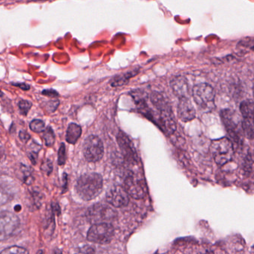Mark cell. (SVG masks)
Listing matches in <instances>:
<instances>
[{
  "label": "cell",
  "mask_w": 254,
  "mask_h": 254,
  "mask_svg": "<svg viewBox=\"0 0 254 254\" xmlns=\"http://www.w3.org/2000/svg\"><path fill=\"white\" fill-rule=\"evenodd\" d=\"M103 178L98 173H87L77 180L76 190L79 196L84 201H90L98 197L102 192Z\"/></svg>",
  "instance_id": "obj_1"
},
{
  "label": "cell",
  "mask_w": 254,
  "mask_h": 254,
  "mask_svg": "<svg viewBox=\"0 0 254 254\" xmlns=\"http://www.w3.org/2000/svg\"><path fill=\"white\" fill-rule=\"evenodd\" d=\"M210 152L215 162L223 166L232 161L234 150L232 143L228 138L213 140L210 146Z\"/></svg>",
  "instance_id": "obj_2"
},
{
  "label": "cell",
  "mask_w": 254,
  "mask_h": 254,
  "mask_svg": "<svg viewBox=\"0 0 254 254\" xmlns=\"http://www.w3.org/2000/svg\"><path fill=\"white\" fill-rule=\"evenodd\" d=\"M192 98L201 110L210 111L214 107L215 92L207 84H199L192 88Z\"/></svg>",
  "instance_id": "obj_3"
},
{
  "label": "cell",
  "mask_w": 254,
  "mask_h": 254,
  "mask_svg": "<svg viewBox=\"0 0 254 254\" xmlns=\"http://www.w3.org/2000/svg\"><path fill=\"white\" fill-rule=\"evenodd\" d=\"M222 119L227 131L237 144L242 143L243 131V124L238 114L230 110H225L222 112Z\"/></svg>",
  "instance_id": "obj_4"
},
{
  "label": "cell",
  "mask_w": 254,
  "mask_h": 254,
  "mask_svg": "<svg viewBox=\"0 0 254 254\" xmlns=\"http://www.w3.org/2000/svg\"><path fill=\"white\" fill-rule=\"evenodd\" d=\"M114 234V228L110 223L94 224L88 231L87 240L96 244H108Z\"/></svg>",
  "instance_id": "obj_5"
},
{
  "label": "cell",
  "mask_w": 254,
  "mask_h": 254,
  "mask_svg": "<svg viewBox=\"0 0 254 254\" xmlns=\"http://www.w3.org/2000/svg\"><path fill=\"white\" fill-rule=\"evenodd\" d=\"M88 220L92 224L109 223L117 219V212L105 204H95L87 211Z\"/></svg>",
  "instance_id": "obj_6"
},
{
  "label": "cell",
  "mask_w": 254,
  "mask_h": 254,
  "mask_svg": "<svg viewBox=\"0 0 254 254\" xmlns=\"http://www.w3.org/2000/svg\"><path fill=\"white\" fill-rule=\"evenodd\" d=\"M19 224L20 221L14 213L9 211L0 212V242L5 241L13 237Z\"/></svg>",
  "instance_id": "obj_7"
},
{
  "label": "cell",
  "mask_w": 254,
  "mask_h": 254,
  "mask_svg": "<svg viewBox=\"0 0 254 254\" xmlns=\"http://www.w3.org/2000/svg\"><path fill=\"white\" fill-rule=\"evenodd\" d=\"M83 155L86 161L96 163L104 156V145L99 137L91 135L85 140L83 146Z\"/></svg>",
  "instance_id": "obj_8"
},
{
  "label": "cell",
  "mask_w": 254,
  "mask_h": 254,
  "mask_svg": "<svg viewBox=\"0 0 254 254\" xmlns=\"http://www.w3.org/2000/svg\"><path fill=\"white\" fill-rule=\"evenodd\" d=\"M240 112L243 116V131L249 139H254V102L250 100L243 101L240 104Z\"/></svg>",
  "instance_id": "obj_9"
},
{
  "label": "cell",
  "mask_w": 254,
  "mask_h": 254,
  "mask_svg": "<svg viewBox=\"0 0 254 254\" xmlns=\"http://www.w3.org/2000/svg\"><path fill=\"white\" fill-rule=\"evenodd\" d=\"M125 188L128 195L134 199H142L146 195L144 183L134 175L127 176L125 182Z\"/></svg>",
  "instance_id": "obj_10"
},
{
  "label": "cell",
  "mask_w": 254,
  "mask_h": 254,
  "mask_svg": "<svg viewBox=\"0 0 254 254\" xmlns=\"http://www.w3.org/2000/svg\"><path fill=\"white\" fill-rule=\"evenodd\" d=\"M118 143L122 151V155L127 162L135 164L137 162V155L134 145L126 134L120 131L117 137Z\"/></svg>",
  "instance_id": "obj_11"
},
{
  "label": "cell",
  "mask_w": 254,
  "mask_h": 254,
  "mask_svg": "<svg viewBox=\"0 0 254 254\" xmlns=\"http://www.w3.org/2000/svg\"><path fill=\"white\" fill-rule=\"evenodd\" d=\"M129 195L125 188L122 186H115L112 188L107 195V202L116 207H124L128 205L129 202Z\"/></svg>",
  "instance_id": "obj_12"
},
{
  "label": "cell",
  "mask_w": 254,
  "mask_h": 254,
  "mask_svg": "<svg viewBox=\"0 0 254 254\" xmlns=\"http://www.w3.org/2000/svg\"><path fill=\"white\" fill-rule=\"evenodd\" d=\"M178 115L179 119L185 122H190L195 119L196 113L188 97L180 98L178 105Z\"/></svg>",
  "instance_id": "obj_13"
},
{
  "label": "cell",
  "mask_w": 254,
  "mask_h": 254,
  "mask_svg": "<svg viewBox=\"0 0 254 254\" xmlns=\"http://www.w3.org/2000/svg\"><path fill=\"white\" fill-rule=\"evenodd\" d=\"M170 86L174 93L179 98L189 95V86L186 79L183 76L173 78L170 82Z\"/></svg>",
  "instance_id": "obj_14"
},
{
  "label": "cell",
  "mask_w": 254,
  "mask_h": 254,
  "mask_svg": "<svg viewBox=\"0 0 254 254\" xmlns=\"http://www.w3.org/2000/svg\"><path fill=\"white\" fill-rule=\"evenodd\" d=\"M82 134V129L80 125L75 123H71L68 125L66 131L65 140L70 144H75Z\"/></svg>",
  "instance_id": "obj_15"
},
{
  "label": "cell",
  "mask_w": 254,
  "mask_h": 254,
  "mask_svg": "<svg viewBox=\"0 0 254 254\" xmlns=\"http://www.w3.org/2000/svg\"><path fill=\"white\" fill-rule=\"evenodd\" d=\"M137 73H138L137 71L128 72V73H125V74L117 76L112 81L111 85L113 86H123V85H126L131 77L135 76Z\"/></svg>",
  "instance_id": "obj_16"
},
{
  "label": "cell",
  "mask_w": 254,
  "mask_h": 254,
  "mask_svg": "<svg viewBox=\"0 0 254 254\" xmlns=\"http://www.w3.org/2000/svg\"><path fill=\"white\" fill-rule=\"evenodd\" d=\"M20 171L22 172V180H23L24 183L27 185L32 184L34 180L32 174V169L29 167H26V166L22 165L21 166Z\"/></svg>",
  "instance_id": "obj_17"
},
{
  "label": "cell",
  "mask_w": 254,
  "mask_h": 254,
  "mask_svg": "<svg viewBox=\"0 0 254 254\" xmlns=\"http://www.w3.org/2000/svg\"><path fill=\"white\" fill-rule=\"evenodd\" d=\"M43 139L45 140L46 146L48 147H51L53 146L55 141V133L51 127H48L45 131H43Z\"/></svg>",
  "instance_id": "obj_18"
},
{
  "label": "cell",
  "mask_w": 254,
  "mask_h": 254,
  "mask_svg": "<svg viewBox=\"0 0 254 254\" xmlns=\"http://www.w3.org/2000/svg\"><path fill=\"white\" fill-rule=\"evenodd\" d=\"M30 128L35 133H41L45 131V123L40 119H34L30 123Z\"/></svg>",
  "instance_id": "obj_19"
},
{
  "label": "cell",
  "mask_w": 254,
  "mask_h": 254,
  "mask_svg": "<svg viewBox=\"0 0 254 254\" xmlns=\"http://www.w3.org/2000/svg\"><path fill=\"white\" fill-rule=\"evenodd\" d=\"M31 145V150L28 152V158H29L30 161L34 165H35L37 162V155H38L39 151L40 150V146L38 145L34 144Z\"/></svg>",
  "instance_id": "obj_20"
},
{
  "label": "cell",
  "mask_w": 254,
  "mask_h": 254,
  "mask_svg": "<svg viewBox=\"0 0 254 254\" xmlns=\"http://www.w3.org/2000/svg\"><path fill=\"white\" fill-rule=\"evenodd\" d=\"M28 251L26 249H23L22 247H19V246H11V247L7 248V249H4L2 252H1V254H28Z\"/></svg>",
  "instance_id": "obj_21"
},
{
  "label": "cell",
  "mask_w": 254,
  "mask_h": 254,
  "mask_svg": "<svg viewBox=\"0 0 254 254\" xmlns=\"http://www.w3.org/2000/svg\"><path fill=\"white\" fill-rule=\"evenodd\" d=\"M18 105H19V108L21 113L24 115V116H27L30 109L32 107L31 102H30L29 101H27V100H22V101H19Z\"/></svg>",
  "instance_id": "obj_22"
},
{
  "label": "cell",
  "mask_w": 254,
  "mask_h": 254,
  "mask_svg": "<svg viewBox=\"0 0 254 254\" xmlns=\"http://www.w3.org/2000/svg\"><path fill=\"white\" fill-rule=\"evenodd\" d=\"M66 161V153H65V146L64 143L61 144L58 151V165L63 166L65 164Z\"/></svg>",
  "instance_id": "obj_23"
},
{
  "label": "cell",
  "mask_w": 254,
  "mask_h": 254,
  "mask_svg": "<svg viewBox=\"0 0 254 254\" xmlns=\"http://www.w3.org/2000/svg\"><path fill=\"white\" fill-rule=\"evenodd\" d=\"M41 169L42 171H44L48 175H49L52 173V169H53L52 162L49 160H46L42 164Z\"/></svg>",
  "instance_id": "obj_24"
},
{
  "label": "cell",
  "mask_w": 254,
  "mask_h": 254,
  "mask_svg": "<svg viewBox=\"0 0 254 254\" xmlns=\"http://www.w3.org/2000/svg\"><path fill=\"white\" fill-rule=\"evenodd\" d=\"M58 105H59V101L58 100L49 101L47 104V110L50 112H54L58 108Z\"/></svg>",
  "instance_id": "obj_25"
},
{
  "label": "cell",
  "mask_w": 254,
  "mask_h": 254,
  "mask_svg": "<svg viewBox=\"0 0 254 254\" xmlns=\"http://www.w3.org/2000/svg\"><path fill=\"white\" fill-rule=\"evenodd\" d=\"M19 137L22 143H27L28 140H30V138H31V136H30L26 131H21L20 132H19Z\"/></svg>",
  "instance_id": "obj_26"
},
{
  "label": "cell",
  "mask_w": 254,
  "mask_h": 254,
  "mask_svg": "<svg viewBox=\"0 0 254 254\" xmlns=\"http://www.w3.org/2000/svg\"><path fill=\"white\" fill-rule=\"evenodd\" d=\"M42 94L44 95H46V96L49 97H58L59 95V94L58 93V92L54 90V89H45V90L43 91Z\"/></svg>",
  "instance_id": "obj_27"
},
{
  "label": "cell",
  "mask_w": 254,
  "mask_h": 254,
  "mask_svg": "<svg viewBox=\"0 0 254 254\" xmlns=\"http://www.w3.org/2000/svg\"><path fill=\"white\" fill-rule=\"evenodd\" d=\"M12 85L18 86V87L23 89V90H28V89H30L29 85H26V84L25 83H12Z\"/></svg>",
  "instance_id": "obj_28"
},
{
  "label": "cell",
  "mask_w": 254,
  "mask_h": 254,
  "mask_svg": "<svg viewBox=\"0 0 254 254\" xmlns=\"http://www.w3.org/2000/svg\"><path fill=\"white\" fill-rule=\"evenodd\" d=\"M82 249H83V251H81L82 253L91 254L95 252L93 248L90 247V246H86Z\"/></svg>",
  "instance_id": "obj_29"
},
{
  "label": "cell",
  "mask_w": 254,
  "mask_h": 254,
  "mask_svg": "<svg viewBox=\"0 0 254 254\" xmlns=\"http://www.w3.org/2000/svg\"><path fill=\"white\" fill-rule=\"evenodd\" d=\"M67 186V175L66 174H64V192L66 190Z\"/></svg>",
  "instance_id": "obj_30"
},
{
  "label": "cell",
  "mask_w": 254,
  "mask_h": 254,
  "mask_svg": "<svg viewBox=\"0 0 254 254\" xmlns=\"http://www.w3.org/2000/svg\"><path fill=\"white\" fill-rule=\"evenodd\" d=\"M21 210H22V207H21L20 206H19V205L15 206V207H14L15 211L19 212V211H20Z\"/></svg>",
  "instance_id": "obj_31"
},
{
  "label": "cell",
  "mask_w": 254,
  "mask_h": 254,
  "mask_svg": "<svg viewBox=\"0 0 254 254\" xmlns=\"http://www.w3.org/2000/svg\"><path fill=\"white\" fill-rule=\"evenodd\" d=\"M2 95H3V92H1V90H0V97L2 96Z\"/></svg>",
  "instance_id": "obj_32"
},
{
  "label": "cell",
  "mask_w": 254,
  "mask_h": 254,
  "mask_svg": "<svg viewBox=\"0 0 254 254\" xmlns=\"http://www.w3.org/2000/svg\"></svg>",
  "instance_id": "obj_33"
}]
</instances>
